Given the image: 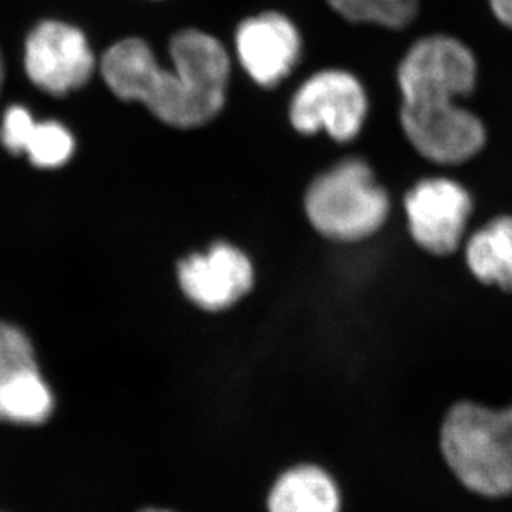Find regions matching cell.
<instances>
[{
    "mask_svg": "<svg viewBox=\"0 0 512 512\" xmlns=\"http://www.w3.org/2000/svg\"><path fill=\"white\" fill-rule=\"evenodd\" d=\"M170 55L171 70L161 67L145 40H121L103 55V80L116 97L143 103L166 125H206L226 103L228 50L213 35L188 29L174 35Z\"/></svg>",
    "mask_w": 512,
    "mask_h": 512,
    "instance_id": "6da1fadb",
    "label": "cell"
},
{
    "mask_svg": "<svg viewBox=\"0 0 512 512\" xmlns=\"http://www.w3.org/2000/svg\"><path fill=\"white\" fill-rule=\"evenodd\" d=\"M39 368L34 347L24 330L0 322V403L25 373Z\"/></svg>",
    "mask_w": 512,
    "mask_h": 512,
    "instance_id": "4fadbf2b",
    "label": "cell"
},
{
    "mask_svg": "<svg viewBox=\"0 0 512 512\" xmlns=\"http://www.w3.org/2000/svg\"><path fill=\"white\" fill-rule=\"evenodd\" d=\"M441 453L464 488L484 498L512 494V405L493 410L459 401L446 413Z\"/></svg>",
    "mask_w": 512,
    "mask_h": 512,
    "instance_id": "3957f363",
    "label": "cell"
},
{
    "mask_svg": "<svg viewBox=\"0 0 512 512\" xmlns=\"http://www.w3.org/2000/svg\"><path fill=\"white\" fill-rule=\"evenodd\" d=\"M304 208L312 228L322 236L358 242L377 234L387 223L390 198L368 163L348 158L310 183Z\"/></svg>",
    "mask_w": 512,
    "mask_h": 512,
    "instance_id": "277c9868",
    "label": "cell"
},
{
    "mask_svg": "<svg viewBox=\"0 0 512 512\" xmlns=\"http://www.w3.org/2000/svg\"><path fill=\"white\" fill-rule=\"evenodd\" d=\"M178 281L194 305L208 312H221L251 292L254 267L239 247L219 241L204 254H193L179 262Z\"/></svg>",
    "mask_w": 512,
    "mask_h": 512,
    "instance_id": "ba28073f",
    "label": "cell"
},
{
    "mask_svg": "<svg viewBox=\"0 0 512 512\" xmlns=\"http://www.w3.org/2000/svg\"><path fill=\"white\" fill-rule=\"evenodd\" d=\"M397 75L401 128L421 156L440 165H459L483 150V121L458 105L478 78L476 58L463 42L450 35L418 40Z\"/></svg>",
    "mask_w": 512,
    "mask_h": 512,
    "instance_id": "7a4b0ae2",
    "label": "cell"
},
{
    "mask_svg": "<svg viewBox=\"0 0 512 512\" xmlns=\"http://www.w3.org/2000/svg\"><path fill=\"white\" fill-rule=\"evenodd\" d=\"M269 512H340L339 488L327 471L300 464L277 479L267 498Z\"/></svg>",
    "mask_w": 512,
    "mask_h": 512,
    "instance_id": "30bf717a",
    "label": "cell"
},
{
    "mask_svg": "<svg viewBox=\"0 0 512 512\" xmlns=\"http://www.w3.org/2000/svg\"><path fill=\"white\" fill-rule=\"evenodd\" d=\"M75 140L72 133L58 121H35L25 146L32 165L37 168H60L72 158Z\"/></svg>",
    "mask_w": 512,
    "mask_h": 512,
    "instance_id": "5bb4252c",
    "label": "cell"
},
{
    "mask_svg": "<svg viewBox=\"0 0 512 512\" xmlns=\"http://www.w3.org/2000/svg\"><path fill=\"white\" fill-rule=\"evenodd\" d=\"M236 52L242 68L259 87H277L297 67L302 37L289 17L264 12L239 25Z\"/></svg>",
    "mask_w": 512,
    "mask_h": 512,
    "instance_id": "9c48e42d",
    "label": "cell"
},
{
    "mask_svg": "<svg viewBox=\"0 0 512 512\" xmlns=\"http://www.w3.org/2000/svg\"><path fill=\"white\" fill-rule=\"evenodd\" d=\"M2 83H4V60H2V55H0V90H2Z\"/></svg>",
    "mask_w": 512,
    "mask_h": 512,
    "instance_id": "e0dca14e",
    "label": "cell"
},
{
    "mask_svg": "<svg viewBox=\"0 0 512 512\" xmlns=\"http://www.w3.org/2000/svg\"><path fill=\"white\" fill-rule=\"evenodd\" d=\"M368 115L362 83L345 70H322L307 78L290 102V123L302 135L324 131L332 140L357 138Z\"/></svg>",
    "mask_w": 512,
    "mask_h": 512,
    "instance_id": "5b68a950",
    "label": "cell"
},
{
    "mask_svg": "<svg viewBox=\"0 0 512 512\" xmlns=\"http://www.w3.org/2000/svg\"><path fill=\"white\" fill-rule=\"evenodd\" d=\"M34 116L30 115L29 110L20 105L7 108L2 120V128H0V141L2 145L14 153L19 155L25 151L27 141H29L30 133L34 130Z\"/></svg>",
    "mask_w": 512,
    "mask_h": 512,
    "instance_id": "9a60e30c",
    "label": "cell"
},
{
    "mask_svg": "<svg viewBox=\"0 0 512 512\" xmlns=\"http://www.w3.org/2000/svg\"><path fill=\"white\" fill-rule=\"evenodd\" d=\"M343 19L355 24H375L405 29L418 14V0H327Z\"/></svg>",
    "mask_w": 512,
    "mask_h": 512,
    "instance_id": "7c38bea8",
    "label": "cell"
},
{
    "mask_svg": "<svg viewBox=\"0 0 512 512\" xmlns=\"http://www.w3.org/2000/svg\"><path fill=\"white\" fill-rule=\"evenodd\" d=\"M405 213L411 237L421 249L450 256L463 239L473 199L453 179H421L406 193Z\"/></svg>",
    "mask_w": 512,
    "mask_h": 512,
    "instance_id": "52a82bcc",
    "label": "cell"
},
{
    "mask_svg": "<svg viewBox=\"0 0 512 512\" xmlns=\"http://www.w3.org/2000/svg\"><path fill=\"white\" fill-rule=\"evenodd\" d=\"M489 5L496 19L512 29V0H489Z\"/></svg>",
    "mask_w": 512,
    "mask_h": 512,
    "instance_id": "2e32d148",
    "label": "cell"
},
{
    "mask_svg": "<svg viewBox=\"0 0 512 512\" xmlns=\"http://www.w3.org/2000/svg\"><path fill=\"white\" fill-rule=\"evenodd\" d=\"M466 264L479 282L512 292V216H499L469 237Z\"/></svg>",
    "mask_w": 512,
    "mask_h": 512,
    "instance_id": "8fae6325",
    "label": "cell"
},
{
    "mask_svg": "<svg viewBox=\"0 0 512 512\" xmlns=\"http://www.w3.org/2000/svg\"><path fill=\"white\" fill-rule=\"evenodd\" d=\"M140 512H174V511H170V509H163V508H145V509H141Z\"/></svg>",
    "mask_w": 512,
    "mask_h": 512,
    "instance_id": "ac0fdd59",
    "label": "cell"
},
{
    "mask_svg": "<svg viewBox=\"0 0 512 512\" xmlns=\"http://www.w3.org/2000/svg\"><path fill=\"white\" fill-rule=\"evenodd\" d=\"M95 57L82 30L57 20L40 22L25 42V72L40 90L63 97L92 78Z\"/></svg>",
    "mask_w": 512,
    "mask_h": 512,
    "instance_id": "8992f818",
    "label": "cell"
}]
</instances>
